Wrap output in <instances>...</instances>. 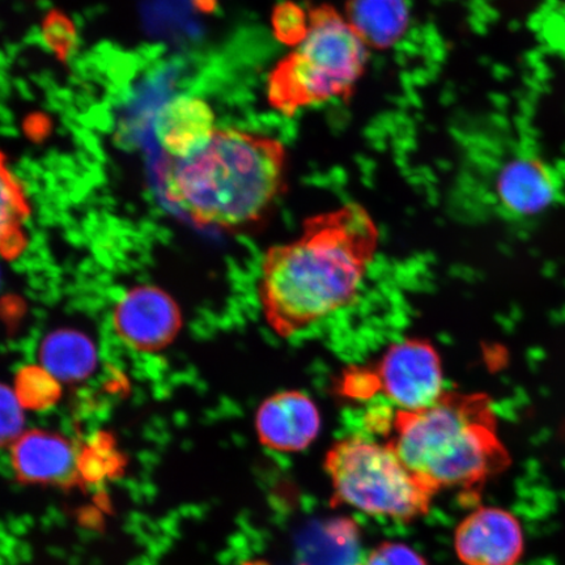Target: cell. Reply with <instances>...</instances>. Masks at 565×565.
I'll use <instances>...</instances> for the list:
<instances>
[{
  "label": "cell",
  "mask_w": 565,
  "mask_h": 565,
  "mask_svg": "<svg viewBox=\"0 0 565 565\" xmlns=\"http://www.w3.org/2000/svg\"><path fill=\"white\" fill-rule=\"evenodd\" d=\"M379 228L358 203L306 218L294 242L265 253L258 299L268 328L289 338L351 306L376 257Z\"/></svg>",
  "instance_id": "6da1fadb"
},
{
  "label": "cell",
  "mask_w": 565,
  "mask_h": 565,
  "mask_svg": "<svg viewBox=\"0 0 565 565\" xmlns=\"http://www.w3.org/2000/svg\"><path fill=\"white\" fill-rule=\"evenodd\" d=\"M288 154L263 134L216 129L200 150L167 158V201L201 227L242 231L263 224L287 190Z\"/></svg>",
  "instance_id": "7a4b0ae2"
},
{
  "label": "cell",
  "mask_w": 565,
  "mask_h": 565,
  "mask_svg": "<svg viewBox=\"0 0 565 565\" xmlns=\"http://www.w3.org/2000/svg\"><path fill=\"white\" fill-rule=\"evenodd\" d=\"M383 437L435 493L475 491L511 463L493 401L484 393L445 391L428 407L395 409Z\"/></svg>",
  "instance_id": "3957f363"
},
{
  "label": "cell",
  "mask_w": 565,
  "mask_h": 565,
  "mask_svg": "<svg viewBox=\"0 0 565 565\" xmlns=\"http://www.w3.org/2000/svg\"><path fill=\"white\" fill-rule=\"evenodd\" d=\"M370 49L330 4L309 11V30L267 77L271 108L287 117L341 98L349 100L369 65Z\"/></svg>",
  "instance_id": "277c9868"
},
{
  "label": "cell",
  "mask_w": 565,
  "mask_h": 565,
  "mask_svg": "<svg viewBox=\"0 0 565 565\" xmlns=\"http://www.w3.org/2000/svg\"><path fill=\"white\" fill-rule=\"evenodd\" d=\"M333 487L331 505H349L371 515L404 522L427 515L435 492L423 484L386 443L353 435L324 456Z\"/></svg>",
  "instance_id": "5b68a950"
},
{
  "label": "cell",
  "mask_w": 565,
  "mask_h": 565,
  "mask_svg": "<svg viewBox=\"0 0 565 565\" xmlns=\"http://www.w3.org/2000/svg\"><path fill=\"white\" fill-rule=\"evenodd\" d=\"M366 369L374 394L384 395L397 409L415 412L428 407L445 392L440 353L426 338H405L388 345Z\"/></svg>",
  "instance_id": "8992f818"
},
{
  "label": "cell",
  "mask_w": 565,
  "mask_h": 565,
  "mask_svg": "<svg viewBox=\"0 0 565 565\" xmlns=\"http://www.w3.org/2000/svg\"><path fill=\"white\" fill-rule=\"evenodd\" d=\"M113 327L129 348L153 352L174 341L182 327V316L171 295L145 285L129 289L118 300Z\"/></svg>",
  "instance_id": "52a82bcc"
},
{
  "label": "cell",
  "mask_w": 565,
  "mask_h": 565,
  "mask_svg": "<svg viewBox=\"0 0 565 565\" xmlns=\"http://www.w3.org/2000/svg\"><path fill=\"white\" fill-rule=\"evenodd\" d=\"M455 548L465 565H518L525 553V530L499 507H480L456 529Z\"/></svg>",
  "instance_id": "ba28073f"
},
{
  "label": "cell",
  "mask_w": 565,
  "mask_h": 565,
  "mask_svg": "<svg viewBox=\"0 0 565 565\" xmlns=\"http://www.w3.org/2000/svg\"><path fill=\"white\" fill-rule=\"evenodd\" d=\"M492 190L499 211L513 222L532 221L555 206L561 196L554 169L527 153H514L503 162Z\"/></svg>",
  "instance_id": "9c48e42d"
},
{
  "label": "cell",
  "mask_w": 565,
  "mask_h": 565,
  "mask_svg": "<svg viewBox=\"0 0 565 565\" xmlns=\"http://www.w3.org/2000/svg\"><path fill=\"white\" fill-rule=\"evenodd\" d=\"M79 445L47 429L25 430L11 445V466L20 483L71 490L82 487Z\"/></svg>",
  "instance_id": "30bf717a"
},
{
  "label": "cell",
  "mask_w": 565,
  "mask_h": 565,
  "mask_svg": "<svg viewBox=\"0 0 565 565\" xmlns=\"http://www.w3.org/2000/svg\"><path fill=\"white\" fill-rule=\"evenodd\" d=\"M254 424L265 448L280 454H299L320 434L321 414L307 393L282 391L260 404Z\"/></svg>",
  "instance_id": "8fae6325"
},
{
  "label": "cell",
  "mask_w": 565,
  "mask_h": 565,
  "mask_svg": "<svg viewBox=\"0 0 565 565\" xmlns=\"http://www.w3.org/2000/svg\"><path fill=\"white\" fill-rule=\"evenodd\" d=\"M216 130L215 113L203 98L180 95L158 113L157 138L168 158L181 159L200 150Z\"/></svg>",
  "instance_id": "7c38bea8"
},
{
  "label": "cell",
  "mask_w": 565,
  "mask_h": 565,
  "mask_svg": "<svg viewBox=\"0 0 565 565\" xmlns=\"http://www.w3.org/2000/svg\"><path fill=\"white\" fill-rule=\"evenodd\" d=\"M344 19L366 47L387 51L405 38L412 7L408 0H345Z\"/></svg>",
  "instance_id": "4fadbf2b"
},
{
  "label": "cell",
  "mask_w": 565,
  "mask_h": 565,
  "mask_svg": "<svg viewBox=\"0 0 565 565\" xmlns=\"http://www.w3.org/2000/svg\"><path fill=\"white\" fill-rule=\"evenodd\" d=\"M40 365L60 383L86 380L97 366V349L92 339L75 329H58L42 339Z\"/></svg>",
  "instance_id": "5bb4252c"
},
{
  "label": "cell",
  "mask_w": 565,
  "mask_h": 565,
  "mask_svg": "<svg viewBox=\"0 0 565 565\" xmlns=\"http://www.w3.org/2000/svg\"><path fill=\"white\" fill-rule=\"evenodd\" d=\"M299 565H363L355 522L333 519L310 527L300 543Z\"/></svg>",
  "instance_id": "9a60e30c"
},
{
  "label": "cell",
  "mask_w": 565,
  "mask_h": 565,
  "mask_svg": "<svg viewBox=\"0 0 565 565\" xmlns=\"http://www.w3.org/2000/svg\"><path fill=\"white\" fill-rule=\"evenodd\" d=\"M31 216L23 183L0 151V256L12 259L23 253L26 245L25 223Z\"/></svg>",
  "instance_id": "2e32d148"
},
{
  "label": "cell",
  "mask_w": 565,
  "mask_h": 565,
  "mask_svg": "<svg viewBox=\"0 0 565 565\" xmlns=\"http://www.w3.org/2000/svg\"><path fill=\"white\" fill-rule=\"evenodd\" d=\"M126 458L109 434L97 433L79 447L77 470L82 487L111 482L124 475Z\"/></svg>",
  "instance_id": "e0dca14e"
},
{
  "label": "cell",
  "mask_w": 565,
  "mask_h": 565,
  "mask_svg": "<svg viewBox=\"0 0 565 565\" xmlns=\"http://www.w3.org/2000/svg\"><path fill=\"white\" fill-rule=\"evenodd\" d=\"M15 393L24 408L46 409L60 399L62 387L41 365H28L18 373Z\"/></svg>",
  "instance_id": "ac0fdd59"
},
{
  "label": "cell",
  "mask_w": 565,
  "mask_h": 565,
  "mask_svg": "<svg viewBox=\"0 0 565 565\" xmlns=\"http://www.w3.org/2000/svg\"><path fill=\"white\" fill-rule=\"evenodd\" d=\"M41 38L56 58L66 62L73 55L77 45L76 25L66 13L52 10L42 20Z\"/></svg>",
  "instance_id": "d6986e66"
},
{
  "label": "cell",
  "mask_w": 565,
  "mask_h": 565,
  "mask_svg": "<svg viewBox=\"0 0 565 565\" xmlns=\"http://www.w3.org/2000/svg\"><path fill=\"white\" fill-rule=\"evenodd\" d=\"M275 38L281 44L295 47L306 39L309 30V12L291 0L275 6L271 18Z\"/></svg>",
  "instance_id": "ffe728a7"
},
{
  "label": "cell",
  "mask_w": 565,
  "mask_h": 565,
  "mask_svg": "<svg viewBox=\"0 0 565 565\" xmlns=\"http://www.w3.org/2000/svg\"><path fill=\"white\" fill-rule=\"evenodd\" d=\"M24 409L15 388L0 384V448L12 445L25 433Z\"/></svg>",
  "instance_id": "44dd1931"
},
{
  "label": "cell",
  "mask_w": 565,
  "mask_h": 565,
  "mask_svg": "<svg viewBox=\"0 0 565 565\" xmlns=\"http://www.w3.org/2000/svg\"><path fill=\"white\" fill-rule=\"evenodd\" d=\"M363 565H428L415 550L398 542H385L374 548Z\"/></svg>",
  "instance_id": "7402d4cb"
}]
</instances>
